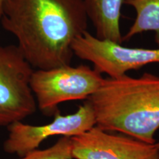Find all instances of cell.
Masks as SVG:
<instances>
[{
    "instance_id": "277c9868",
    "label": "cell",
    "mask_w": 159,
    "mask_h": 159,
    "mask_svg": "<svg viewBox=\"0 0 159 159\" xmlns=\"http://www.w3.org/2000/svg\"><path fill=\"white\" fill-rule=\"evenodd\" d=\"M33 72L17 45H0V126L21 122L35 112L30 85Z\"/></svg>"
},
{
    "instance_id": "7c38bea8",
    "label": "cell",
    "mask_w": 159,
    "mask_h": 159,
    "mask_svg": "<svg viewBox=\"0 0 159 159\" xmlns=\"http://www.w3.org/2000/svg\"><path fill=\"white\" fill-rule=\"evenodd\" d=\"M156 148H158V149H159V142H156Z\"/></svg>"
},
{
    "instance_id": "7a4b0ae2",
    "label": "cell",
    "mask_w": 159,
    "mask_h": 159,
    "mask_svg": "<svg viewBox=\"0 0 159 159\" xmlns=\"http://www.w3.org/2000/svg\"><path fill=\"white\" fill-rule=\"evenodd\" d=\"M94 110L97 128L117 131L150 144L159 129V77L144 73L105 79L87 99Z\"/></svg>"
},
{
    "instance_id": "3957f363",
    "label": "cell",
    "mask_w": 159,
    "mask_h": 159,
    "mask_svg": "<svg viewBox=\"0 0 159 159\" xmlns=\"http://www.w3.org/2000/svg\"><path fill=\"white\" fill-rule=\"evenodd\" d=\"M105 79L88 66L66 65L33 71L30 85L40 110L51 116L58 111L60 103L88 99L100 88Z\"/></svg>"
},
{
    "instance_id": "ba28073f",
    "label": "cell",
    "mask_w": 159,
    "mask_h": 159,
    "mask_svg": "<svg viewBox=\"0 0 159 159\" xmlns=\"http://www.w3.org/2000/svg\"><path fill=\"white\" fill-rule=\"evenodd\" d=\"M84 4L95 36L122 43L120 23L124 0H84Z\"/></svg>"
},
{
    "instance_id": "5b68a950",
    "label": "cell",
    "mask_w": 159,
    "mask_h": 159,
    "mask_svg": "<svg viewBox=\"0 0 159 159\" xmlns=\"http://www.w3.org/2000/svg\"><path fill=\"white\" fill-rule=\"evenodd\" d=\"M74 55L94 64V69L109 77H119L151 63H159L156 49L128 47L109 40L100 39L86 31L72 44Z\"/></svg>"
},
{
    "instance_id": "9c48e42d",
    "label": "cell",
    "mask_w": 159,
    "mask_h": 159,
    "mask_svg": "<svg viewBox=\"0 0 159 159\" xmlns=\"http://www.w3.org/2000/svg\"><path fill=\"white\" fill-rule=\"evenodd\" d=\"M136 13L134 23L123 36L128 41L145 32H153L155 42L159 47V0H124Z\"/></svg>"
},
{
    "instance_id": "8992f818",
    "label": "cell",
    "mask_w": 159,
    "mask_h": 159,
    "mask_svg": "<svg viewBox=\"0 0 159 159\" xmlns=\"http://www.w3.org/2000/svg\"><path fill=\"white\" fill-rule=\"evenodd\" d=\"M96 125L94 110L86 99L75 114L63 116L57 111L49 124L33 126L16 122L10 125L9 134L3 148L8 154L21 157L39 147L45 139L52 136L72 137L86 132Z\"/></svg>"
},
{
    "instance_id": "8fae6325",
    "label": "cell",
    "mask_w": 159,
    "mask_h": 159,
    "mask_svg": "<svg viewBox=\"0 0 159 159\" xmlns=\"http://www.w3.org/2000/svg\"><path fill=\"white\" fill-rule=\"evenodd\" d=\"M4 0H0V18L2 16V3Z\"/></svg>"
},
{
    "instance_id": "30bf717a",
    "label": "cell",
    "mask_w": 159,
    "mask_h": 159,
    "mask_svg": "<svg viewBox=\"0 0 159 159\" xmlns=\"http://www.w3.org/2000/svg\"><path fill=\"white\" fill-rule=\"evenodd\" d=\"M19 159H73L71 137L62 136L50 148L45 150L35 149Z\"/></svg>"
},
{
    "instance_id": "6da1fadb",
    "label": "cell",
    "mask_w": 159,
    "mask_h": 159,
    "mask_svg": "<svg viewBox=\"0 0 159 159\" xmlns=\"http://www.w3.org/2000/svg\"><path fill=\"white\" fill-rule=\"evenodd\" d=\"M0 22L31 66L47 70L70 65L89 18L84 0H4Z\"/></svg>"
},
{
    "instance_id": "52a82bcc",
    "label": "cell",
    "mask_w": 159,
    "mask_h": 159,
    "mask_svg": "<svg viewBox=\"0 0 159 159\" xmlns=\"http://www.w3.org/2000/svg\"><path fill=\"white\" fill-rule=\"evenodd\" d=\"M71 140L75 159H159V149L155 144L110 134L97 126Z\"/></svg>"
}]
</instances>
